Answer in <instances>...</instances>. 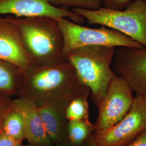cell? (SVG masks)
Instances as JSON below:
<instances>
[{
    "mask_svg": "<svg viewBox=\"0 0 146 146\" xmlns=\"http://www.w3.org/2000/svg\"><path fill=\"white\" fill-rule=\"evenodd\" d=\"M24 71L15 65L0 60V93L16 96Z\"/></svg>",
    "mask_w": 146,
    "mask_h": 146,
    "instance_id": "4fadbf2b",
    "label": "cell"
},
{
    "mask_svg": "<svg viewBox=\"0 0 146 146\" xmlns=\"http://www.w3.org/2000/svg\"><path fill=\"white\" fill-rule=\"evenodd\" d=\"M0 146H23L22 142L18 141L0 131Z\"/></svg>",
    "mask_w": 146,
    "mask_h": 146,
    "instance_id": "ffe728a7",
    "label": "cell"
},
{
    "mask_svg": "<svg viewBox=\"0 0 146 146\" xmlns=\"http://www.w3.org/2000/svg\"><path fill=\"white\" fill-rule=\"evenodd\" d=\"M52 5L58 7L80 8L96 10L102 5V0H48Z\"/></svg>",
    "mask_w": 146,
    "mask_h": 146,
    "instance_id": "e0dca14e",
    "label": "cell"
},
{
    "mask_svg": "<svg viewBox=\"0 0 146 146\" xmlns=\"http://www.w3.org/2000/svg\"><path fill=\"white\" fill-rule=\"evenodd\" d=\"M84 146H98L94 139L93 134L90 135L88 139L84 143Z\"/></svg>",
    "mask_w": 146,
    "mask_h": 146,
    "instance_id": "7402d4cb",
    "label": "cell"
},
{
    "mask_svg": "<svg viewBox=\"0 0 146 146\" xmlns=\"http://www.w3.org/2000/svg\"><path fill=\"white\" fill-rule=\"evenodd\" d=\"M13 97L0 93V131L5 116L13 108Z\"/></svg>",
    "mask_w": 146,
    "mask_h": 146,
    "instance_id": "ac0fdd59",
    "label": "cell"
},
{
    "mask_svg": "<svg viewBox=\"0 0 146 146\" xmlns=\"http://www.w3.org/2000/svg\"><path fill=\"white\" fill-rule=\"evenodd\" d=\"M133 0H102L104 7L114 10L125 9Z\"/></svg>",
    "mask_w": 146,
    "mask_h": 146,
    "instance_id": "d6986e66",
    "label": "cell"
},
{
    "mask_svg": "<svg viewBox=\"0 0 146 146\" xmlns=\"http://www.w3.org/2000/svg\"><path fill=\"white\" fill-rule=\"evenodd\" d=\"M146 130V96L136 95L127 115L109 129L94 131L98 146H126Z\"/></svg>",
    "mask_w": 146,
    "mask_h": 146,
    "instance_id": "8992f818",
    "label": "cell"
},
{
    "mask_svg": "<svg viewBox=\"0 0 146 146\" xmlns=\"http://www.w3.org/2000/svg\"><path fill=\"white\" fill-rule=\"evenodd\" d=\"M1 131L18 141L23 142L26 140L23 116L21 112L14 107V104L13 109L3 120Z\"/></svg>",
    "mask_w": 146,
    "mask_h": 146,
    "instance_id": "5bb4252c",
    "label": "cell"
},
{
    "mask_svg": "<svg viewBox=\"0 0 146 146\" xmlns=\"http://www.w3.org/2000/svg\"><path fill=\"white\" fill-rule=\"evenodd\" d=\"M0 60L26 71L34 62L24 47L20 30L6 15L0 16Z\"/></svg>",
    "mask_w": 146,
    "mask_h": 146,
    "instance_id": "30bf717a",
    "label": "cell"
},
{
    "mask_svg": "<svg viewBox=\"0 0 146 146\" xmlns=\"http://www.w3.org/2000/svg\"><path fill=\"white\" fill-rule=\"evenodd\" d=\"M14 107L22 114L25 139L34 146H54L43 125L36 106L29 101L16 98Z\"/></svg>",
    "mask_w": 146,
    "mask_h": 146,
    "instance_id": "8fae6325",
    "label": "cell"
},
{
    "mask_svg": "<svg viewBox=\"0 0 146 146\" xmlns=\"http://www.w3.org/2000/svg\"><path fill=\"white\" fill-rule=\"evenodd\" d=\"M116 50L112 46H85L73 50L64 58L74 68L80 81L90 89L97 107L110 83L117 75L111 69Z\"/></svg>",
    "mask_w": 146,
    "mask_h": 146,
    "instance_id": "3957f363",
    "label": "cell"
},
{
    "mask_svg": "<svg viewBox=\"0 0 146 146\" xmlns=\"http://www.w3.org/2000/svg\"><path fill=\"white\" fill-rule=\"evenodd\" d=\"M90 25H100L125 35L146 47V7L144 0H133L122 10L101 7L96 10L73 8Z\"/></svg>",
    "mask_w": 146,
    "mask_h": 146,
    "instance_id": "277c9868",
    "label": "cell"
},
{
    "mask_svg": "<svg viewBox=\"0 0 146 146\" xmlns=\"http://www.w3.org/2000/svg\"><path fill=\"white\" fill-rule=\"evenodd\" d=\"M133 90L125 80L117 75L110 83L98 106L99 114L94 131L109 129L122 120L131 110Z\"/></svg>",
    "mask_w": 146,
    "mask_h": 146,
    "instance_id": "52a82bcc",
    "label": "cell"
},
{
    "mask_svg": "<svg viewBox=\"0 0 146 146\" xmlns=\"http://www.w3.org/2000/svg\"><path fill=\"white\" fill-rule=\"evenodd\" d=\"M8 17L18 27L22 42L34 65L48 66L64 61V38L58 19L40 16Z\"/></svg>",
    "mask_w": 146,
    "mask_h": 146,
    "instance_id": "7a4b0ae2",
    "label": "cell"
},
{
    "mask_svg": "<svg viewBox=\"0 0 146 146\" xmlns=\"http://www.w3.org/2000/svg\"><path fill=\"white\" fill-rule=\"evenodd\" d=\"M74 146V145H71L69 142H66V143H63L62 145H60V146ZM84 146V145H82V146Z\"/></svg>",
    "mask_w": 146,
    "mask_h": 146,
    "instance_id": "603a6c76",
    "label": "cell"
},
{
    "mask_svg": "<svg viewBox=\"0 0 146 146\" xmlns=\"http://www.w3.org/2000/svg\"><path fill=\"white\" fill-rule=\"evenodd\" d=\"M94 132V125L81 120L68 121V142L72 145L82 146Z\"/></svg>",
    "mask_w": 146,
    "mask_h": 146,
    "instance_id": "9a60e30c",
    "label": "cell"
},
{
    "mask_svg": "<svg viewBox=\"0 0 146 146\" xmlns=\"http://www.w3.org/2000/svg\"><path fill=\"white\" fill-rule=\"evenodd\" d=\"M90 95V89L80 81L73 66L64 61L34 65L25 71L16 98L40 107L52 102L68 106L76 98Z\"/></svg>",
    "mask_w": 146,
    "mask_h": 146,
    "instance_id": "6da1fadb",
    "label": "cell"
},
{
    "mask_svg": "<svg viewBox=\"0 0 146 146\" xmlns=\"http://www.w3.org/2000/svg\"><path fill=\"white\" fill-rule=\"evenodd\" d=\"M144 2H145V4L146 7V0H144Z\"/></svg>",
    "mask_w": 146,
    "mask_h": 146,
    "instance_id": "d4e9b609",
    "label": "cell"
},
{
    "mask_svg": "<svg viewBox=\"0 0 146 146\" xmlns=\"http://www.w3.org/2000/svg\"><path fill=\"white\" fill-rule=\"evenodd\" d=\"M23 146H32L31 145H30V144H28V145H23Z\"/></svg>",
    "mask_w": 146,
    "mask_h": 146,
    "instance_id": "cb8c5ba5",
    "label": "cell"
},
{
    "mask_svg": "<svg viewBox=\"0 0 146 146\" xmlns=\"http://www.w3.org/2000/svg\"><path fill=\"white\" fill-rule=\"evenodd\" d=\"M113 68L136 95L146 96V47H120L116 50Z\"/></svg>",
    "mask_w": 146,
    "mask_h": 146,
    "instance_id": "ba28073f",
    "label": "cell"
},
{
    "mask_svg": "<svg viewBox=\"0 0 146 146\" xmlns=\"http://www.w3.org/2000/svg\"><path fill=\"white\" fill-rule=\"evenodd\" d=\"M89 96H82L73 99L68 104L65 111L67 120H81L91 122L89 120L88 99Z\"/></svg>",
    "mask_w": 146,
    "mask_h": 146,
    "instance_id": "2e32d148",
    "label": "cell"
},
{
    "mask_svg": "<svg viewBox=\"0 0 146 146\" xmlns=\"http://www.w3.org/2000/svg\"><path fill=\"white\" fill-rule=\"evenodd\" d=\"M67 107L62 104L52 102L38 107L43 125L54 146L68 142V120L65 114Z\"/></svg>",
    "mask_w": 146,
    "mask_h": 146,
    "instance_id": "7c38bea8",
    "label": "cell"
},
{
    "mask_svg": "<svg viewBox=\"0 0 146 146\" xmlns=\"http://www.w3.org/2000/svg\"><path fill=\"white\" fill-rule=\"evenodd\" d=\"M3 15L18 17L46 16L56 19L66 18L78 24L86 20L68 8L54 6L48 0H0V16Z\"/></svg>",
    "mask_w": 146,
    "mask_h": 146,
    "instance_id": "9c48e42d",
    "label": "cell"
},
{
    "mask_svg": "<svg viewBox=\"0 0 146 146\" xmlns=\"http://www.w3.org/2000/svg\"><path fill=\"white\" fill-rule=\"evenodd\" d=\"M64 38L63 57L79 47L89 45L112 47L142 48L143 47L125 34L102 26L91 28L75 23L66 18L58 19Z\"/></svg>",
    "mask_w": 146,
    "mask_h": 146,
    "instance_id": "5b68a950",
    "label": "cell"
},
{
    "mask_svg": "<svg viewBox=\"0 0 146 146\" xmlns=\"http://www.w3.org/2000/svg\"><path fill=\"white\" fill-rule=\"evenodd\" d=\"M126 146H146V130Z\"/></svg>",
    "mask_w": 146,
    "mask_h": 146,
    "instance_id": "44dd1931",
    "label": "cell"
}]
</instances>
